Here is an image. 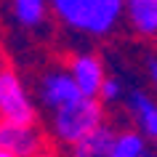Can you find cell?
Instances as JSON below:
<instances>
[{
    "mask_svg": "<svg viewBox=\"0 0 157 157\" xmlns=\"http://www.w3.org/2000/svg\"><path fill=\"white\" fill-rule=\"evenodd\" d=\"M51 11L61 24L85 35H109L125 16V3L120 0H53Z\"/></svg>",
    "mask_w": 157,
    "mask_h": 157,
    "instance_id": "obj_1",
    "label": "cell"
},
{
    "mask_svg": "<svg viewBox=\"0 0 157 157\" xmlns=\"http://www.w3.org/2000/svg\"><path fill=\"white\" fill-rule=\"evenodd\" d=\"M104 125V104L99 99H80L51 112V133L59 144H80L88 139L93 131H99Z\"/></svg>",
    "mask_w": 157,
    "mask_h": 157,
    "instance_id": "obj_2",
    "label": "cell"
},
{
    "mask_svg": "<svg viewBox=\"0 0 157 157\" xmlns=\"http://www.w3.org/2000/svg\"><path fill=\"white\" fill-rule=\"evenodd\" d=\"M35 117H37V109H35L19 72L11 67H3L0 69V123L35 125Z\"/></svg>",
    "mask_w": 157,
    "mask_h": 157,
    "instance_id": "obj_3",
    "label": "cell"
},
{
    "mask_svg": "<svg viewBox=\"0 0 157 157\" xmlns=\"http://www.w3.org/2000/svg\"><path fill=\"white\" fill-rule=\"evenodd\" d=\"M37 99H40V104L45 109L56 112L61 107H69L75 101L85 99V96L75 85L69 69H48L40 77V83H37Z\"/></svg>",
    "mask_w": 157,
    "mask_h": 157,
    "instance_id": "obj_4",
    "label": "cell"
},
{
    "mask_svg": "<svg viewBox=\"0 0 157 157\" xmlns=\"http://www.w3.org/2000/svg\"><path fill=\"white\" fill-rule=\"evenodd\" d=\"M0 149L16 157H40L43 155V133L35 125L0 123Z\"/></svg>",
    "mask_w": 157,
    "mask_h": 157,
    "instance_id": "obj_5",
    "label": "cell"
},
{
    "mask_svg": "<svg viewBox=\"0 0 157 157\" xmlns=\"http://www.w3.org/2000/svg\"><path fill=\"white\" fill-rule=\"evenodd\" d=\"M69 75L85 99H99L101 85L107 80V69L96 53H77L69 61Z\"/></svg>",
    "mask_w": 157,
    "mask_h": 157,
    "instance_id": "obj_6",
    "label": "cell"
},
{
    "mask_svg": "<svg viewBox=\"0 0 157 157\" xmlns=\"http://www.w3.org/2000/svg\"><path fill=\"white\" fill-rule=\"evenodd\" d=\"M125 107H128V112H131L133 123L139 125L141 136L157 141V101L152 99L147 91L133 88V91L125 93Z\"/></svg>",
    "mask_w": 157,
    "mask_h": 157,
    "instance_id": "obj_7",
    "label": "cell"
},
{
    "mask_svg": "<svg viewBox=\"0 0 157 157\" xmlns=\"http://www.w3.org/2000/svg\"><path fill=\"white\" fill-rule=\"evenodd\" d=\"M117 144V131L112 125H101L99 131H93L88 139H83L80 144H75L69 157H112Z\"/></svg>",
    "mask_w": 157,
    "mask_h": 157,
    "instance_id": "obj_8",
    "label": "cell"
},
{
    "mask_svg": "<svg viewBox=\"0 0 157 157\" xmlns=\"http://www.w3.org/2000/svg\"><path fill=\"white\" fill-rule=\"evenodd\" d=\"M125 19L139 35H157V0H128Z\"/></svg>",
    "mask_w": 157,
    "mask_h": 157,
    "instance_id": "obj_9",
    "label": "cell"
},
{
    "mask_svg": "<svg viewBox=\"0 0 157 157\" xmlns=\"http://www.w3.org/2000/svg\"><path fill=\"white\" fill-rule=\"evenodd\" d=\"M48 3H43V0H13L11 3V16L16 21L19 27H24V29H37V27L45 24V19H48Z\"/></svg>",
    "mask_w": 157,
    "mask_h": 157,
    "instance_id": "obj_10",
    "label": "cell"
},
{
    "mask_svg": "<svg viewBox=\"0 0 157 157\" xmlns=\"http://www.w3.org/2000/svg\"><path fill=\"white\" fill-rule=\"evenodd\" d=\"M147 152V139L139 131H120L112 157H141Z\"/></svg>",
    "mask_w": 157,
    "mask_h": 157,
    "instance_id": "obj_11",
    "label": "cell"
},
{
    "mask_svg": "<svg viewBox=\"0 0 157 157\" xmlns=\"http://www.w3.org/2000/svg\"><path fill=\"white\" fill-rule=\"evenodd\" d=\"M99 101H101V104H115V101H125L123 83H120L117 77H107V80H104V85H101Z\"/></svg>",
    "mask_w": 157,
    "mask_h": 157,
    "instance_id": "obj_12",
    "label": "cell"
},
{
    "mask_svg": "<svg viewBox=\"0 0 157 157\" xmlns=\"http://www.w3.org/2000/svg\"><path fill=\"white\" fill-rule=\"evenodd\" d=\"M147 75H149L152 88H155V93H157V56H149L147 59Z\"/></svg>",
    "mask_w": 157,
    "mask_h": 157,
    "instance_id": "obj_13",
    "label": "cell"
},
{
    "mask_svg": "<svg viewBox=\"0 0 157 157\" xmlns=\"http://www.w3.org/2000/svg\"><path fill=\"white\" fill-rule=\"evenodd\" d=\"M0 157H16V155H11V152H3V149H0Z\"/></svg>",
    "mask_w": 157,
    "mask_h": 157,
    "instance_id": "obj_14",
    "label": "cell"
},
{
    "mask_svg": "<svg viewBox=\"0 0 157 157\" xmlns=\"http://www.w3.org/2000/svg\"><path fill=\"white\" fill-rule=\"evenodd\" d=\"M141 157H157V155H155V152H149V149H147V152H144V155H141Z\"/></svg>",
    "mask_w": 157,
    "mask_h": 157,
    "instance_id": "obj_15",
    "label": "cell"
},
{
    "mask_svg": "<svg viewBox=\"0 0 157 157\" xmlns=\"http://www.w3.org/2000/svg\"><path fill=\"white\" fill-rule=\"evenodd\" d=\"M40 157H53V155H45V152H43V155H40Z\"/></svg>",
    "mask_w": 157,
    "mask_h": 157,
    "instance_id": "obj_16",
    "label": "cell"
}]
</instances>
